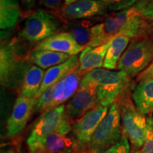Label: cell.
<instances>
[{
  "instance_id": "6da1fadb",
  "label": "cell",
  "mask_w": 153,
  "mask_h": 153,
  "mask_svg": "<svg viewBox=\"0 0 153 153\" xmlns=\"http://www.w3.org/2000/svg\"><path fill=\"white\" fill-rule=\"evenodd\" d=\"M91 37L87 46L97 47L118 36L131 40L153 36L150 22L135 7L123 9L111 14L91 28Z\"/></svg>"
},
{
  "instance_id": "7a4b0ae2",
  "label": "cell",
  "mask_w": 153,
  "mask_h": 153,
  "mask_svg": "<svg viewBox=\"0 0 153 153\" xmlns=\"http://www.w3.org/2000/svg\"><path fill=\"white\" fill-rule=\"evenodd\" d=\"M131 79L125 72L119 70L111 71L105 68H98L84 74L79 87L97 86L99 104L108 107L129 91Z\"/></svg>"
},
{
  "instance_id": "3957f363",
  "label": "cell",
  "mask_w": 153,
  "mask_h": 153,
  "mask_svg": "<svg viewBox=\"0 0 153 153\" xmlns=\"http://www.w3.org/2000/svg\"><path fill=\"white\" fill-rule=\"evenodd\" d=\"M33 64L22 55L16 39L1 42L0 48V82L5 89L20 88L27 69Z\"/></svg>"
},
{
  "instance_id": "277c9868",
  "label": "cell",
  "mask_w": 153,
  "mask_h": 153,
  "mask_svg": "<svg viewBox=\"0 0 153 153\" xmlns=\"http://www.w3.org/2000/svg\"><path fill=\"white\" fill-rule=\"evenodd\" d=\"M72 124L66 115L65 104L41 114L26 141L29 152L36 153L44 139L51 134L58 133L68 135L72 130Z\"/></svg>"
},
{
  "instance_id": "5b68a950",
  "label": "cell",
  "mask_w": 153,
  "mask_h": 153,
  "mask_svg": "<svg viewBox=\"0 0 153 153\" xmlns=\"http://www.w3.org/2000/svg\"><path fill=\"white\" fill-rule=\"evenodd\" d=\"M120 113L123 134L128 137L135 150L144 144L148 131V120L145 115L137 110L129 97V91L117 101Z\"/></svg>"
},
{
  "instance_id": "8992f818",
  "label": "cell",
  "mask_w": 153,
  "mask_h": 153,
  "mask_svg": "<svg viewBox=\"0 0 153 153\" xmlns=\"http://www.w3.org/2000/svg\"><path fill=\"white\" fill-rule=\"evenodd\" d=\"M153 61V36L131 40L118 61L117 70L137 76Z\"/></svg>"
},
{
  "instance_id": "52a82bcc",
  "label": "cell",
  "mask_w": 153,
  "mask_h": 153,
  "mask_svg": "<svg viewBox=\"0 0 153 153\" xmlns=\"http://www.w3.org/2000/svg\"><path fill=\"white\" fill-rule=\"evenodd\" d=\"M63 23L60 18L44 9L31 13L25 21L19 36L30 43H41L58 33Z\"/></svg>"
},
{
  "instance_id": "ba28073f",
  "label": "cell",
  "mask_w": 153,
  "mask_h": 153,
  "mask_svg": "<svg viewBox=\"0 0 153 153\" xmlns=\"http://www.w3.org/2000/svg\"><path fill=\"white\" fill-rule=\"evenodd\" d=\"M121 128L119 106L116 102L110 106L106 116L94 133L89 145V151L101 153L117 143L123 135Z\"/></svg>"
},
{
  "instance_id": "9c48e42d",
  "label": "cell",
  "mask_w": 153,
  "mask_h": 153,
  "mask_svg": "<svg viewBox=\"0 0 153 153\" xmlns=\"http://www.w3.org/2000/svg\"><path fill=\"white\" fill-rule=\"evenodd\" d=\"M108 111V107L99 104L72 123V131L78 148H89L94 133Z\"/></svg>"
},
{
  "instance_id": "30bf717a",
  "label": "cell",
  "mask_w": 153,
  "mask_h": 153,
  "mask_svg": "<svg viewBox=\"0 0 153 153\" xmlns=\"http://www.w3.org/2000/svg\"><path fill=\"white\" fill-rule=\"evenodd\" d=\"M112 4L101 0H76L73 3L63 6L61 14L63 18L69 21L105 16L114 11Z\"/></svg>"
},
{
  "instance_id": "8fae6325",
  "label": "cell",
  "mask_w": 153,
  "mask_h": 153,
  "mask_svg": "<svg viewBox=\"0 0 153 153\" xmlns=\"http://www.w3.org/2000/svg\"><path fill=\"white\" fill-rule=\"evenodd\" d=\"M97 86L79 87L73 97L65 104V113L72 123L99 105Z\"/></svg>"
},
{
  "instance_id": "7c38bea8",
  "label": "cell",
  "mask_w": 153,
  "mask_h": 153,
  "mask_svg": "<svg viewBox=\"0 0 153 153\" xmlns=\"http://www.w3.org/2000/svg\"><path fill=\"white\" fill-rule=\"evenodd\" d=\"M36 97H26L19 95L15 101L12 112L7 121V135L13 137L24 129L30 115L34 112L37 103Z\"/></svg>"
},
{
  "instance_id": "4fadbf2b",
  "label": "cell",
  "mask_w": 153,
  "mask_h": 153,
  "mask_svg": "<svg viewBox=\"0 0 153 153\" xmlns=\"http://www.w3.org/2000/svg\"><path fill=\"white\" fill-rule=\"evenodd\" d=\"M83 75L78 68H76L57 82L53 91L52 102L46 111L68 102L77 91Z\"/></svg>"
},
{
  "instance_id": "5bb4252c",
  "label": "cell",
  "mask_w": 153,
  "mask_h": 153,
  "mask_svg": "<svg viewBox=\"0 0 153 153\" xmlns=\"http://www.w3.org/2000/svg\"><path fill=\"white\" fill-rule=\"evenodd\" d=\"M85 48L69 32H61L38 43L33 50H48L73 56L77 55Z\"/></svg>"
},
{
  "instance_id": "9a60e30c",
  "label": "cell",
  "mask_w": 153,
  "mask_h": 153,
  "mask_svg": "<svg viewBox=\"0 0 153 153\" xmlns=\"http://www.w3.org/2000/svg\"><path fill=\"white\" fill-rule=\"evenodd\" d=\"M111 42V41L97 47H86L79 57L78 70L85 74L91 70L103 67L105 56Z\"/></svg>"
},
{
  "instance_id": "2e32d148",
  "label": "cell",
  "mask_w": 153,
  "mask_h": 153,
  "mask_svg": "<svg viewBox=\"0 0 153 153\" xmlns=\"http://www.w3.org/2000/svg\"><path fill=\"white\" fill-rule=\"evenodd\" d=\"M79 66V57L73 55L66 62L58 65L48 68L45 72L41 87L36 95V98L41 97L44 91H46L51 86L55 85L60 82L67 74L73 71Z\"/></svg>"
},
{
  "instance_id": "e0dca14e",
  "label": "cell",
  "mask_w": 153,
  "mask_h": 153,
  "mask_svg": "<svg viewBox=\"0 0 153 153\" xmlns=\"http://www.w3.org/2000/svg\"><path fill=\"white\" fill-rule=\"evenodd\" d=\"M132 99L140 113L145 116L153 114V79L139 82L132 94Z\"/></svg>"
},
{
  "instance_id": "ac0fdd59",
  "label": "cell",
  "mask_w": 153,
  "mask_h": 153,
  "mask_svg": "<svg viewBox=\"0 0 153 153\" xmlns=\"http://www.w3.org/2000/svg\"><path fill=\"white\" fill-rule=\"evenodd\" d=\"M71 57L65 53L48 50H33L27 55L30 62L42 69L51 68L66 62Z\"/></svg>"
},
{
  "instance_id": "d6986e66",
  "label": "cell",
  "mask_w": 153,
  "mask_h": 153,
  "mask_svg": "<svg viewBox=\"0 0 153 153\" xmlns=\"http://www.w3.org/2000/svg\"><path fill=\"white\" fill-rule=\"evenodd\" d=\"M45 71L32 64L27 69L20 86V94L26 97H36L41 87Z\"/></svg>"
},
{
  "instance_id": "ffe728a7",
  "label": "cell",
  "mask_w": 153,
  "mask_h": 153,
  "mask_svg": "<svg viewBox=\"0 0 153 153\" xmlns=\"http://www.w3.org/2000/svg\"><path fill=\"white\" fill-rule=\"evenodd\" d=\"M74 140L58 133L51 134L38 147L36 153H57L68 149H74Z\"/></svg>"
},
{
  "instance_id": "44dd1931",
  "label": "cell",
  "mask_w": 153,
  "mask_h": 153,
  "mask_svg": "<svg viewBox=\"0 0 153 153\" xmlns=\"http://www.w3.org/2000/svg\"><path fill=\"white\" fill-rule=\"evenodd\" d=\"M21 16L18 0H0V28L1 31L12 28Z\"/></svg>"
},
{
  "instance_id": "7402d4cb",
  "label": "cell",
  "mask_w": 153,
  "mask_h": 153,
  "mask_svg": "<svg viewBox=\"0 0 153 153\" xmlns=\"http://www.w3.org/2000/svg\"><path fill=\"white\" fill-rule=\"evenodd\" d=\"M131 40L126 36H118L111 40L105 56L103 67L107 70H115Z\"/></svg>"
},
{
  "instance_id": "603a6c76",
  "label": "cell",
  "mask_w": 153,
  "mask_h": 153,
  "mask_svg": "<svg viewBox=\"0 0 153 153\" xmlns=\"http://www.w3.org/2000/svg\"><path fill=\"white\" fill-rule=\"evenodd\" d=\"M91 28L89 24L72 22L68 26V32L80 45L86 48L91 40Z\"/></svg>"
},
{
  "instance_id": "cb8c5ba5",
  "label": "cell",
  "mask_w": 153,
  "mask_h": 153,
  "mask_svg": "<svg viewBox=\"0 0 153 153\" xmlns=\"http://www.w3.org/2000/svg\"><path fill=\"white\" fill-rule=\"evenodd\" d=\"M55 85L49 87L46 91L42 94L41 97H38L35 109H34V113H41V114L48 110L50 104L52 102L53 91H54Z\"/></svg>"
},
{
  "instance_id": "d4e9b609",
  "label": "cell",
  "mask_w": 153,
  "mask_h": 153,
  "mask_svg": "<svg viewBox=\"0 0 153 153\" xmlns=\"http://www.w3.org/2000/svg\"><path fill=\"white\" fill-rule=\"evenodd\" d=\"M133 7L148 19L153 31V4L146 0H138Z\"/></svg>"
},
{
  "instance_id": "484cf974",
  "label": "cell",
  "mask_w": 153,
  "mask_h": 153,
  "mask_svg": "<svg viewBox=\"0 0 153 153\" xmlns=\"http://www.w3.org/2000/svg\"><path fill=\"white\" fill-rule=\"evenodd\" d=\"M101 153H130V144L128 137L123 134L120 139Z\"/></svg>"
},
{
  "instance_id": "4316f807",
  "label": "cell",
  "mask_w": 153,
  "mask_h": 153,
  "mask_svg": "<svg viewBox=\"0 0 153 153\" xmlns=\"http://www.w3.org/2000/svg\"><path fill=\"white\" fill-rule=\"evenodd\" d=\"M146 138L138 153H153V118L148 116Z\"/></svg>"
},
{
  "instance_id": "83f0119b",
  "label": "cell",
  "mask_w": 153,
  "mask_h": 153,
  "mask_svg": "<svg viewBox=\"0 0 153 153\" xmlns=\"http://www.w3.org/2000/svg\"><path fill=\"white\" fill-rule=\"evenodd\" d=\"M153 79V61L149 65V66L146 69H145L142 72H140L136 76V81L137 82L143 81V80H148Z\"/></svg>"
},
{
  "instance_id": "f1b7e54d",
  "label": "cell",
  "mask_w": 153,
  "mask_h": 153,
  "mask_svg": "<svg viewBox=\"0 0 153 153\" xmlns=\"http://www.w3.org/2000/svg\"><path fill=\"white\" fill-rule=\"evenodd\" d=\"M40 3L45 8L57 10L60 8L61 4V0H39Z\"/></svg>"
},
{
  "instance_id": "f546056e",
  "label": "cell",
  "mask_w": 153,
  "mask_h": 153,
  "mask_svg": "<svg viewBox=\"0 0 153 153\" xmlns=\"http://www.w3.org/2000/svg\"><path fill=\"white\" fill-rule=\"evenodd\" d=\"M24 8L31 10L35 8L36 4V0H20Z\"/></svg>"
},
{
  "instance_id": "4dcf8cb0",
  "label": "cell",
  "mask_w": 153,
  "mask_h": 153,
  "mask_svg": "<svg viewBox=\"0 0 153 153\" xmlns=\"http://www.w3.org/2000/svg\"><path fill=\"white\" fill-rule=\"evenodd\" d=\"M101 1H106V2H108V3H118V2H121V1H126V0H101Z\"/></svg>"
},
{
  "instance_id": "1f68e13d",
  "label": "cell",
  "mask_w": 153,
  "mask_h": 153,
  "mask_svg": "<svg viewBox=\"0 0 153 153\" xmlns=\"http://www.w3.org/2000/svg\"><path fill=\"white\" fill-rule=\"evenodd\" d=\"M57 153H75V150H74V149H68V150H65Z\"/></svg>"
},
{
  "instance_id": "d6a6232c",
  "label": "cell",
  "mask_w": 153,
  "mask_h": 153,
  "mask_svg": "<svg viewBox=\"0 0 153 153\" xmlns=\"http://www.w3.org/2000/svg\"><path fill=\"white\" fill-rule=\"evenodd\" d=\"M76 1V0H65V4H70L73 3Z\"/></svg>"
},
{
  "instance_id": "836d02e7",
  "label": "cell",
  "mask_w": 153,
  "mask_h": 153,
  "mask_svg": "<svg viewBox=\"0 0 153 153\" xmlns=\"http://www.w3.org/2000/svg\"><path fill=\"white\" fill-rule=\"evenodd\" d=\"M4 153H16V152H15L14 150H11V149H10V150H8L5 151V152H4Z\"/></svg>"
},
{
  "instance_id": "e575fe53",
  "label": "cell",
  "mask_w": 153,
  "mask_h": 153,
  "mask_svg": "<svg viewBox=\"0 0 153 153\" xmlns=\"http://www.w3.org/2000/svg\"><path fill=\"white\" fill-rule=\"evenodd\" d=\"M146 1H149V2H151L153 4V0H146Z\"/></svg>"
},
{
  "instance_id": "d590c367",
  "label": "cell",
  "mask_w": 153,
  "mask_h": 153,
  "mask_svg": "<svg viewBox=\"0 0 153 153\" xmlns=\"http://www.w3.org/2000/svg\"><path fill=\"white\" fill-rule=\"evenodd\" d=\"M88 153H94V152H90V151H89V152H88Z\"/></svg>"
}]
</instances>
